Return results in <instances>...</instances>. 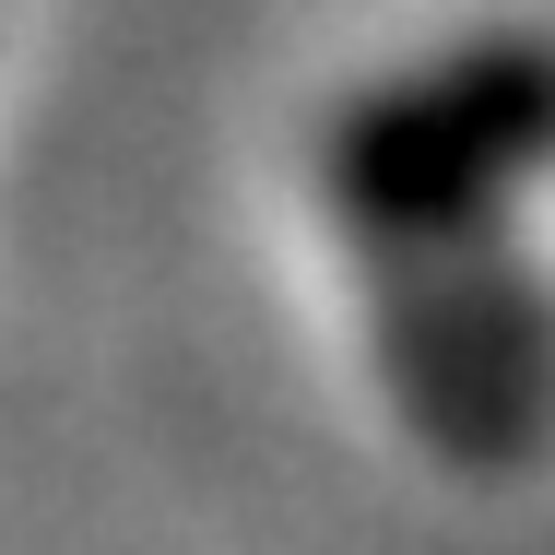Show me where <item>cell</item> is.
Here are the masks:
<instances>
[{"mask_svg": "<svg viewBox=\"0 0 555 555\" xmlns=\"http://www.w3.org/2000/svg\"><path fill=\"white\" fill-rule=\"evenodd\" d=\"M544 178H555V24L438 36L402 72L354 83L308 142V190L354 248V272L402 248L508 236V214Z\"/></svg>", "mask_w": 555, "mask_h": 555, "instance_id": "cell-1", "label": "cell"}, {"mask_svg": "<svg viewBox=\"0 0 555 555\" xmlns=\"http://www.w3.org/2000/svg\"><path fill=\"white\" fill-rule=\"evenodd\" d=\"M366 366L438 473L508 485L555 449V284L520 236H461L366 260Z\"/></svg>", "mask_w": 555, "mask_h": 555, "instance_id": "cell-2", "label": "cell"}]
</instances>
